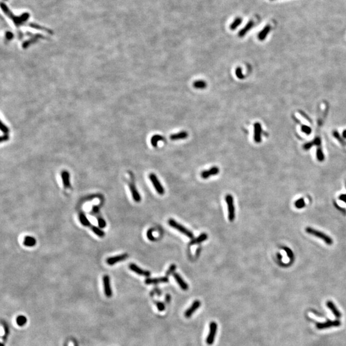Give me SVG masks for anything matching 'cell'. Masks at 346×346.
I'll list each match as a JSON object with an SVG mask.
<instances>
[{"label":"cell","mask_w":346,"mask_h":346,"mask_svg":"<svg viewBox=\"0 0 346 346\" xmlns=\"http://www.w3.org/2000/svg\"><path fill=\"white\" fill-rule=\"evenodd\" d=\"M305 231L307 233H308L310 235H313L314 237L320 238L327 245H332V244L333 242L332 238L330 236L327 235H326L323 232L314 229V228H310V227H307L306 229H305Z\"/></svg>","instance_id":"cell-1"},{"label":"cell","mask_w":346,"mask_h":346,"mask_svg":"<svg viewBox=\"0 0 346 346\" xmlns=\"http://www.w3.org/2000/svg\"><path fill=\"white\" fill-rule=\"evenodd\" d=\"M168 223H169V226H171L172 228H174V229H176V230H177L178 231H179L181 233H183V235H186L187 237H189L191 239L194 238V234L192 233V231H190L189 230H187L185 227H184L183 226L179 224L178 222H177L174 219H169Z\"/></svg>","instance_id":"cell-2"},{"label":"cell","mask_w":346,"mask_h":346,"mask_svg":"<svg viewBox=\"0 0 346 346\" xmlns=\"http://www.w3.org/2000/svg\"><path fill=\"white\" fill-rule=\"evenodd\" d=\"M225 200L227 203L228 211V219L232 222L234 221L235 218V211L234 202L233 196L230 194H228L225 197Z\"/></svg>","instance_id":"cell-3"},{"label":"cell","mask_w":346,"mask_h":346,"mask_svg":"<svg viewBox=\"0 0 346 346\" xmlns=\"http://www.w3.org/2000/svg\"><path fill=\"white\" fill-rule=\"evenodd\" d=\"M209 328L210 330L206 340V342L207 344L212 345L214 342V340L217 334V331H218V324H217V323L215 322H210Z\"/></svg>","instance_id":"cell-4"},{"label":"cell","mask_w":346,"mask_h":346,"mask_svg":"<svg viewBox=\"0 0 346 346\" xmlns=\"http://www.w3.org/2000/svg\"><path fill=\"white\" fill-rule=\"evenodd\" d=\"M149 177L157 193L159 194L160 195H163V194L165 193V190H164L163 186L160 183V181L157 178L156 176L153 173H151L149 176Z\"/></svg>","instance_id":"cell-5"},{"label":"cell","mask_w":346,"mask_h":346,"mask_svg":"<svg viewBox=\"0 0 346 346\" xmlns=\"http://www.w3.org/2000/svg\"><path fill=\"white\" fill-rule=\"evenodd\" d=\"M341 322L339 320H328L326 322H323V323H321V322H315L316 327L319 330H324L326 329V328H330L331 327H338L339 326H341Z\"/></svg>","instance_id":"cell-6"},{"label":"cell","mask_w":346,"mask_h":346,"mask_svg":"<svg viewBox=\"0 0 346 346\" xmlns=\"http://www.w3.org/2000/svg\"><path fill=\"white\" fill-rule=\"evenodd\" d=\"M103 281L104 294L107 297H110L112 296V289H111V286H110V277L108 275L104 276L103 278Z\"/></svg>","instance_id":"cell-7"},{"label":"cell","mask_w":346,"mask_h":346,"mask_svg":"<svg viewBox=\"0 0 346 346\" xmlns=\"http://www.w3.org/2000/svg\"><path fill=\"white\" fill-rule=\"evenodd\" d=\"M128 257V255L127 253L122 254L120 255H117V256L108 258L106 260V262L107 263V264H108L109 265H113L115 264V263H116L117 262H120L121 261L125 260Z\"/></svg>","instance_id":"cell-8"},{"label":"cell","mask_w":346,"mask_h":346,"mask_svg":"<svg viewBox=\"0 0 346 346\" xmlns=\"http://www.w3.org/2000/svg\"><path fill=\"white\" fill-rule=\"evenodd\" d=\"M129 268H130V269L132 271L135 272L136 274H137L138 275H140V276H143L149 277L151 274L150 272L142 269L141 268H140L139 267H138L136 264H135V263H130V264L129 265Z\"/></svg>","instance_id":"cell-9"},{"label":"cell","mask_w":346,"mask_h":346,"mask_svg":"<svg viewBox=\"0 0 346 346\" xmlns=\"http://www.w3.org/2000/svg\"><path fill=\"white\" fill-rule=\"evenodd\" d=\"M262 128L259 122H256L254 125V140L256 143H260L262 141Z\"/></svg>","instance_id":"cell-10"},{"label":"cell","mask_w":346,"mask_h":346,"mask_svg":"<svg viewBox=\"0 0 346 346\" xmlns=\"http://www.w3.org/2000/svg\"><path fill=\"white\" fill-rule=\"evenodd\" d=\"M219 173V169L217 166H214L208 170H205V171H202L201 173V176L203 179H207L210 176H212L217 175Z\"/></svg>","instance_id":"cell-11"},{"label":"cell","mask_w":346,"mask_h":346,"mask_svg":"<svg viewBox=\"0 0 346 346\" xmlns=\"http://www.w3.org/2000/svg\"><path fill=\"white\" fill-rule=\"evenodd\" d=\"M201 306V302L196 300L195 301H194L193 303L192 304V305L190 306V307H189L188 309L186 310V312H185V317L186 318H190V317L192 316V315L199 308V307Z\"/></svg>","instance_id":"cell-12"},{"label":"cell","mask_w":346,"mask_h":346,"mask_svg":"<svg viewBox=\"0 0 346 346\" xmlns=\"http://www.w3.org/2000/svg\"><path fill=\"white\" fill-rule=\"evenodd\" d=\"M255 25V22L253 21H249L246 25L242 29V30H240L238 32V37H244L246 34H247L252 28H253Z\"/></svg>","instance_id":"cell-13"},{"label":"cell","mask_w":346,"mask_h":346,"mask_svg":"<svg viewBox=\"0 0 346 346\" xmlns=\"http://www.w3.org/2000/svg\"><path fill=\"white\" fill-rule=\"evenodd\" d=\"M169 281L168 278L166 277H160V278H148L145 280V283L147 285L151 284H158L161 283H167Z\"/></svg>","instance_id":"cell-14"},{"label":"cell","mask_w":346,"mask_h":346,"mask_svg":"<svg viewBox=\"0 0 346 346\" xmlns=\"http://www.w3.org/2000/svg\"><path fill=\"white\" fill-rule=\"evenodd\" d=\"M173 276H174L175 280L176 281V282L178 283V284L179 285V286L181 287V289L183 290H188V289H189L188 285H187V283L183 280V279L181 277V276L179 274L174 273Z\"/></svg>","instance_id":"cell-15"},{"label":"cell","mask_w":346,"mask_h":346,"mask_svg":"<svg viewBox=\"0 0 346 346\" xmlns=\"http://www.w3.org/2000/svg\"><path fill=\"white\" fill-rule=\"evenodd\" d=\"M129 187H130L131 194L132 195L133 199H134V201H136V202H140V200H141V197H140V194L138 192L135 186V185L133 183H131L129 184Z\"/></svg>","instance_id":"cell-16"},{"label":"cell","mask_w":346,"mask_h":346,"mask_svg":"<svg viewBox=\"0 0 346 346\" xmlns=\"http://www.w3.org/2000/svg\"><path fill=\"white\" fill-rule=\"evenodd\" d=\"M189 135L186 131H181L176 133H173L170 136V139L172 140H178L185 139L188 137Z\"/></svg>","instance_id":"cell-17"},{"label":"cell","mask_w":346,"mask_h":346,"mask_svg":"<svg viewBox=\"0 0 346 346\" xmlns=\"http://www.w3.org/2000/svg\"><path fill=\"white\" fill-rule=\"evenodd\" d=\"M61 177L62 180L64 188L67 189L71 186L70 184V174L67 171H63L61 173Z\"/></svg>","instance_id":"cell-18"},{"label":"cell","mask_w":346,"mask_h":346,"mask_svg":"<svg viewBox=\"0 0 346 346\" xmlns=\"http://www.w3.org/2000/svg\"><path fill=\"white\" fill-rule=\"evenodd\" d=\"M271 27L270 25H266L264 28H263L262 30L259 32V35H258V38L260 40H264L266 37H267V36L269 35L270 31H271Z\"/></svg>","instance_id":"cell-19"},{"label":"cell","mask_w":346,"mask_h":346,"mask_svg":"<svg viewBox=\"0 0 346 346\" xmlns=\"http://www.w3.org/2000/svg\"><path fill=\"white\" fill-rule=\"evenodd\" d=\"M208 238V235L207 233H203L202 234H201L200 235L198 236L197 238H193L191 242H190V245H196V244H200L204 241H205Z\"/></svg>","instance_id":"cell-20"},{"label":"cell","mask_w":346,"mask_h":346,"mask_svg":"<svg viewBox=\"0 0 346 346\" xmlns=\"http://www.w3.org/2000/svg\"><path fill=\"white\" fill-rule=\"evenodd\" d=\"M326 304H327V307L331 310V312L333 313L334 315H335V316L338 319V318L341 317V313L340 312L339 310L337 308V307H336L335 305V304H334L333 302H331V301H327V302Z\"/></svg>","instance_id":"cell-21"},{"label":"cell","mask_w":346,"mask_h":346,"mask_svg":"<svg viewBox=\"0 0 346 346\" xmlns=\"http://www.w3.org/2000/svg\"><path fill=\"white\" fill-rule=\"evenodd\" d=\"M36 240L34 237L31 236H26L23 240V244L27 247H33L36 244Z\"/></svg>","instance_id":"cell-22"},{"label":"cell","mask_w":346,"mask_h":346,"mask_svg":"<svg viewBox=\"0 0 346 346\" xmlns=\"http://www.w3.org/2000/svg\"><path fill=\"white\" fill-rule=\"evenodd\" d=\"M164 140H165V138L161 135H155L151 139V143L154 148H156L158 143L160 141H163Z\"/></svg>","instance_id":"cell-23"},{"label":"cell","mask_w":346,"mask_h":346,"mask_svg":"<svg viewBox=\"0 0 346 346\" xmlns=\"http://www.w3.org/2000/svg\"><path fill=\"white\" fill-rule=\"evenodd\" d=\"M193 87L197 89H204L207 87V83L202 80H196L193 82Z\"/></svg>","instance_id":"cell-24"},{"label":"cell","mask_w":346,"mask_h":346,"mask_svg":"<svg viewBox=\"0 0 346 346\" xmlns=\"http://www.w3.org/2000/svg\"><path fill=\"white\" fill-rule=\"evenodd\" d=\"M242 22V17H236L235 19L233 20V21L231 23V25L230 26V28L231 30H235L236 29L241 25V23Z\"/></svg>","instance_id":"cell-25"},{"label":"cell","mask_w":346,"mask_h":346,"mask_svg":"<svg viewBox=\"0 0 346 346\" xmlns=\"http://www.w3.org/2000/svg\"><path fill=\"white\" fill-rule=\"evenodd\" d=\"M80 221L81 222V223L82 225H84V226H91V222L87 218V217L85 216V214H84L83 213H81L80 214Z\"/></svg>","instance_id":"cell-26"},{"label":"cell","mask_w":346,"mask_h":346,"mask_svg":"<svg viewBox=\"0 0 346 346\" xmlns=\"http://www.w3.org/2000/svg\"><path fill=\"white\" fill-rule=\"evenodd\" d=\"M91 230L92 231H93V232L96 235H98L99 237H103L104 236V232L101 230V229H99V228H98L97 226H91Z\"/></svg>","instance_id":"cell-27"},{"label":"cell","mask_w":346,"mask_h":346,"mask_svg":"<svg viewBox=\"0 0 346 346\" xmlns=\"http://www.w3.org/2000/svg\"><path fill=\"white\" fill-rule=\"evenodd\" d=\"M27 322V319L23 315H19L16 318L17 324L19 326H23Z\"/></svg>","instance_id":"cell-28"},{"label":"cell","mask_w":346,"mask_h":346,"mask_svg":"<svg viewBox=\"0 0 346 346\" xmlns=\"http://www.w3.org/2000/svg\"><path fill=\"white\" fill-rule=\"evenodd\" d=\"M295 207L297 208H302L303 207H305V202H304V200L303 198H301L300 199H298L296 202H295Z\"/></svg>","instance_id":"cell-29"},{"label":"cell","mask_w":346,"mask_h":346,"mask_svg":"<svg viewBox=\"0 0 346 346\" xmlns=\"http://www.w3.org/2000/svg\"><path fill=\"white\" fill-rule=\"evenodd\" d=\"M235 74H236V77H237L238 79H240V80L244 79V77H245L244 74H243V73H242V68L240 67H238L236 68V69H235Z\"/></svg>","instance_id":"cell-30"},{"label":"cell","mask_w":346,"mask_h":346,"mask_svg":"<svg viewBox=\"0 0 346 346\" xmlns=\"http://www.w3.org/2000/svg\"><path fill=\"white\" fill-rule=\"evenodd\" d=\"M283 248L286 251L287 255H288V256L289 257V259H290L291 262H292V260L294 261V254H293L292 251L291 249H290L289 248H286V247H283Z\"/></svg>","instance_id":"cell-31"},{"label":"cell","mask_w":346,"mask_h":346,"mask_svg":"<svg viewBox=\"0 0 346 346\" xmlns=\"http://www.w3.org/2000/svg\"><path fill=\"white\" fill-rule=\"evenodd\" d=\"M176 269V266L174 264H172L171 266L169 267V269L167 270V271L166 272V276H169L173 274L174 273V271Z\"/></svg>","instance_id":"cell-32"},{"label":"cell","mask_w":346,"mask_h":346,"mask_svg":"<svg viewBox=\"0 0 346 346\" xmlns=\"http://www.w3.org/2000/svg\"><path fill=\"white\" fill-rule=\"evenodd\" d=\"M155 303H156V306L158 311H160V312H163V311L165 310V308H166L165 304H164L163 303L160 302V301H156Z\"/></svg>","instance_id":"cell-33"},{"label":"cell","mask_w":346,"mask_h":346,"mask_svg":"<svg viewBox=\"0 0 346 346\" xmlns=\"http://www.w3.org/2000/svg\"><path fill=\"white\" fill-rule=\"evenodd\" d=\"M317 159L320 162L324 160V155L320 149H319L317 151Z\"/></svg>","instance_id":"cell-34"},{"label":"cell","mask_w":346,"mask_h":346,"mask_svg":"<svg viewBox=\"0 0 346 346\" xmlns=\"http://www.w3.org/2000/svg\"><path fill=\"white\" fill-rule=\"evenodd\" d=\"M98 225L101 228H104L105 226H106L107 225L106 222H105V221L102 218H101V217H99V218H98Z\"/></svg>","instance_id":"cell-35"},{"label":"cell","mask_w":346,"mask_h":346,"mask_svg":"<svg viewBox=\"0 0 346 346\" xmlns=\"http://www.w3.org/2000/svg\"><path fill=\"white\" fill-rule=\"evenodd\" d=\"M153 229H150L147 231V237L149 240H151V241H154V240H155V237L153 235Z\"/></svg>","instance_id":"cell-36"},{"label":"cell","mask_w":346,"mask_h":346,"mask_svg":"<svg viewBox=\"0 0 346 346\" xmlns=\"http://www.w3.org/2000/svg\"><path fill=\"white\" fill-rule=\"evenodd\" d=\"M302 130L303 132H304L307 134H310L311 132V129L310 127L307 126H302Z\"/></svg>","instance_id":"cell-37"},{"label":"cell","mask_w":346,"mask_h":346,"mask_svg":"<svg viewBox=\"0 0 346 346\" xmlns=\"http://www.w3.org/2000/svg\"><path fill=\"white\" fill-rule=\"evenodd\" d=\"M338 199L341 201H342L346 203V194H342L338 197Z\"/></svg>","instance_id":"cell-38"},{"label":"cell","mask_w":346,"mask_h":346,"mask_svg":"<svg viewBox=\"0 0 346 346\" xmlns=\"http://www.w3.org/2000/svg\"><path fill=\"white\" fill-rule=\"evenodd\" d=\"M334 203H334V204H335V206L337 207V208L338 210H339L342 211V212H344V214H345L346 210H345V209H344V208H342L341 207H340L339 206H338V204H337L335 202H334Z\"/></svg>","instance_id":"cell-39"},{"label":"cell","mask_w":346,"mask_h":346,"mask_svg":"<svg viewBox=\"0 0 346 346\" xmlns=\"http://www.w3.org/2000/svg\"><path fill=\"white\" fill-rule=\"evenodd\" d=\"M170 301H171V296L169 294H167L166 296V303L168 304L170 303Z\"/></svg>","instance_id":"cell-40"},{"label":"cell","mask_w":346,"mask_h":346,"mask_svg":"<svg viewBox=\"0 0 346 346\" xmlns=\"http://www.w3.org/2000/svg\"><path fill=\"white\" fill-rule=\"evenodd\" d=\"M4 327H5V336H7L8 333H9V328L7 327V325L4 324Z\"/></svg>","instance_id":"cell-41"},{"label":"cell","mask_w":346,"mask_h":346,"mask_svg":"<svg viewBox=\"0 0 346 346\" xmlns=\"http://www.w3.org/2000/svg\"><path fill=\"white\" fill-rule=\"evenodd\" d=\"M343 137H345V138H346V130H344V131L343 132Z\"/></svg>","instance_id":"cell-42"},{"label":"cell","mask_w":346,"mask_h":346,"mask_svg":"<svg viewBox=\"0 0 346 346\" xmlns=\"http://www.w3.org/2000/svg\"><path fill=\"white\" fill-rule=\"evenodd\" d=\"M2 346H4V344L3 343H2Z\"/></svg>","instance_id":"cell-43"}]
</instances>
